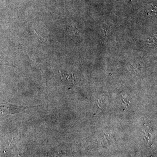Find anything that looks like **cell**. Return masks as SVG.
Wrapping results in <instances>:
<instances>
[{
	"mask_svg": "<svg viewBox=\"0 0 157 157\" xmlns=\"http://www.w3.org/2000/svg\"><path fill=\"white\" fill-rule=\"evenodd\" d=\"M66 30H67V35H69V36L71 37V38H73V37L76 36L78 35V31L75 27H69L67 28Z\"/></svg>",
	"mask_w": 157,
	"mask_h": 157,
	"instance_id": "obj_2",
	"label": "cell"
},
{
	"mask_svg": "<svg viewBox=\"0 0 157 157\" xmlns=\"http://www.w3.org/2000/svg\"><path fill=\"white\" fill-rule=\"evenodd\" d=\"M145 11L148 15L156 14V6L152 4H147L145 7Z\"/></svg>",
	"mask_w": 157,
	"mask_h": 157,
	"instance_id": "obj_1",
	"label": "cell"
},
{
	"mask_svg": "<svg viewBox=\"0 0 157 157\" xmlns=\"http://www.w3.org/2000/svg\"><path fill=\"white\" fill-rule=\"evenodd\" d=\"M101 33V40L103 42H106L107 38V31L105 29H102Z\"/></svg>",
	"mask_w": 157,
	"mask_h": 157,
	"instance_id": "obj_3",
	"label": "cell"
},
{
	"mask_svg": "<svg viewBox=\"0 0 157 157\" xmlns=\"http://www.w3.org/2000/svg\"><path fill=\"white\" fill-rule=\"evenodd\" d=\"M4 65V64H3V63H2V59H1V58H0V65Z\"/></svg>",
	"mask_w": 157,
	"mask_h": 157,
	"instance_id": "obj_5",
	"label": "cell"
},
{
	"mask_svg": "<svg viewBox=\"0 0 157 157\" xmlns=\"http://www.w3.org/2000/svg\"><path fill=\"white\" fill-rule=\"evenodd\" d=\"M155 37L153 36L149 37L147 40V45H155L156 43V40Z\"/></svg>",
	"mask_w": 157,
	"mask_h": 157,
	"instance_id": "obj_4",
	"label": "cell"
}]
</instances>
